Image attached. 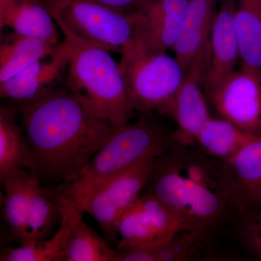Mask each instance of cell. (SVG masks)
I'll return each mask as SVG.
<instances>
[{"label": "cell", "mask_w": 261, "mask_h": 261, "mask_svg": "<svg viewBox=\"0 0 261 261\" xmlns=\"http://www.w3.org/2000/svg\"><path fill=\"white\" fill-rule=\"evenodd\" d=\"M16 104L41 179L74 181L114 130L66 87Z\"/></svg>", "instance_id": "obj_1"}, {"label": "cell", "mask_w": 261, "mask_h": 261, "mask_svg": "<svg viewBox=\"0 0 261 261\" xmlns=\"http://www.w3.org/2000/svg\"><path fill=\"white\" fill-rule=\"evenodd\" d=\"M144 190L209 240L225 221L236 217V190L227 162L196 145L173 141L154 158Z\"/></svg>", "instance_id": "obj_2"}, {"label": "cell", "mask_w": 261, "mask_h": 261, "mask_svg": "<svg viewBox=\"0 0 261 261\" xmlns=\"http://www.w3.org/2000/svg\"><path fill=\"white\" fill-rule=\"evenodd\" d=\"M63 37L70 46L65 87L94 116L113 126L129 123L136 111L111 51L73 36Z\"/></svg>", "instance_id": "obj_3"}, {"label": "cell", "mask_w": 261, "mask_h": 261, "mask_svg": "<svg viewBox=\"0 0 261 261\" xmlns=\"http://www.w3.org/2000/svg\"><path fill=\"white\" fill-rule=\"evenodd\" d=\"M149 116L142 115L135 123L115 127L80 177L72 183L59 185L62 191L80 207L103 184L147 158L161 153L173 142V132Z\"/></svg>", "instance_id": "obj_4"}, {"label": "cell", "mask_w": 261, "mask_h": 261, "mask_svg": "<svg viewBox=\"0 0 261 261\" xmlns=\"http://www.w3.org/2000/svg\"><path fill=\"white\" fill-rule=\"evenodd\" d=\"M168 51L149 45L134 34L118 65L137 112L171 117L185 77L181 63Z\"/></svg>", "instance_id": "obj_5"}, {"label": "cell", "mask_w": 261, "mask_h": 261, "mask_svg": "<svg viewBox=\"0 0 261 261\" xmlns=\"http://www.w3.org/2000/svg\"><path fill=\"white\" fill-rule=\"evenodd\" d=\"M62 34L121 53L135 34L132 15L90 0H42Z\"/></svg>", "instance_id": "obj_6"}, {"label": "cell", "mask_w": 261, "mask_h": 261, "mask_svg": "<svg viewBox=\"0 0 261 261\" xmlns=\"http://www.w3.org/2000/svg\"><path fill=\"white\" fill-rule=\"evenodd\" d=\"M186 229L188 226L179 215L144 190L118 222L117 250L157 245Z\"/></svg>", "instance_id": "obj_7"}, {"label": "cell", "mask_w": 261, "mask_h": 261, "mask_svg": "<svg viewBox=\"0 0 261 261\" xmlns=\"http://www.w3.org/2000/svg\"><path fill=\"white\" fill-rule=\"evenodd\" d=\"M207 99L220 118L261 137V68L242 62Z\"/></svg>", "instance_id": "obj_8"}, {"label": "cell", "mask_w": 261, "mask_h": 261, "mask_svg": "<svg viewBox=\"0 0 261 261\" xmlns=\"http://www.w3.org/2000/svg\"><path fill=\"white\" fill-rule=\"evenodd\" d=\"M157 156V155H156ZM156 156H151L98 187L81 205L111 240L123 214L145 190Z\"/></svg>", "instance_id": "obj_9"}, {"label": "cell", "mask_w": 261, "mask_h": 261, "mask_svg": "<svg viewBox=\"0 0 261 261\" xmlns=\"http://www.w3.org/2000/svg\"><path fill=\"white\" fill-rule=\"evenodd\" d=\"M210 53L208 41L187 68L175 97L171 118L176 122L173 142L178 145H195L196 136L211 116L205 91Z\"/></svg>", "instance_id": "obj_10"}, {"label": "cell", "mask_w": 261, "mask_h": 261, "mask_svg": "<svg viewBox=\"0 0 261 261\" xmlns=\"http://www.w3.org/2000/svg\"><path fill=\"white\" fill-rule=\"evenodd\" d=\"M189 0H139L132 13L135 35L152 47L172 50Z\"/></svg>", "instance_id": "obj_11"}, {"label": "cell", "mask_w": 261, "mask_h": 261, "mask_svg": "<svg viewBox=\"0 0 261 261\" xmlns=\"http://www.w3.org/2000/svg\"><path fill=\"white\" fill-rule=\"evenodd\" d=\"M70 56V44L64 39L50 56L0 82V96L16 103L39 97L56 87V82L67 71Z\"/></svg>", "instance_id": "obj_12"}, {"label": "cell", "mask_w": 261, "mask_h": 261, "mask_svg": "<svg viewBox=\"0 0 261 261\" xmlns=\"http://www.w3.org/2000/svg\"><path fill=\"white\" fill-rule=\"evenodd\" d=\"M235 0H223L209 39L210 61L205 84L206 97L237 69L240 48L234 25Z\"/></svg>", "instance_id": "obj_13"}, {"label": "cell", "mask_w": 261, "mask_h": 261, "mask_svg": "<svg viewBox=\"0 0 261 261\" xmlns=\"http://www.w3.org/2000/svg\"><path fill=\"white\" fill-rule=\"evenodd\" d=\"M61 213L68 219L70 233L58 261H118L119 252L110 247L83 219L84 211L60 188Z\"/></svg>", "instance_id": "obj_14"}, {"label": "cell", "mask_w": 261, "mask_h": 261, "mask_svg": "<svg viewBox=\"0 0 261 261\" xmlns=\"http://www.w3.org/2000/svg\"><path fill=\"white\" fill-rule=\"evenodd\" d=\"M0 27L56 47L61 43L56 20L42 0H0Z\"/></svg>", "instance_id": "obj_15"}, {"label": "cell", "mask_w": 261, "mask_h": 261, "mask_svg": "<svg viewBox=\"0 0 261 261\" xmlns=\"http://www.w3.org/2000/svg\"><path fill=\"white\" fill-rule=\"evenodd\" d=\"M226 162L236 190L235 219L247 213L260 210L261 137L245 146Z\"/></svg>", "instance_id": "obj_16"}, {"label": "cell", "mask_w": 261, "mask_h": 261, "mask_svg": "<svg viewBox=\"0 0 261 261\" xmlns=\"http://www.w3.org/2000/svg\"><path fill=\"white\" fill-rule=\"evenodd\" d=\"M218 0H189L172 51L185 71L210 39Z\"/></svg>", "instance_id": "obj_17"}, {"label": "cell", "mask_w": 261, "mask_h": 261, "mask_svg": "<svg viewBox=\"0 0 261 261\" xmlns=\"http://www.w3.org/2000/svg\"><path fill=\"white\" fill-rule=\"evenodd\" d=\"M18 113L15 107L0 108V180L22 169L39 176L32 147L17 120Z\"/></svg>", "instance_id": "obj_18"}, {"label": "cell", "mask_w": 261, "mask_h": 261, "mask_svg": "<svg viewBox=\"0 0 261 261\" xmlns=\"http://www.w3.org/2000/svg\"><path fill=\"white\" fill-rule=\"evenodd\" d=\"M38 178H40L35 173L22 169L1 180L5 190L3 219L10 232L20 244L23 243L27 239L31 193Z\"/></svg>", "instance_id": "obj_19"}, {"label": "cell", "mask_w": 261, "mask_h": 261, "mask_svg": "<svg viewBox=\"0 0 261 261\" xmlns=\"http://www.w3.org/2000/svg\"><path fill=\"white\" fill-rule=\"evenodd\" d=\"M257 138L224 118L211 116L196 136L195 145L208 155L228 161Z\"/></svg>", "instance_id": "obj_20"}, {"label": "cell", "mask_w": 261, "mask_h": 261, "mask_svg": "<svg viewBox=\"0 0 261 261\" xmlns=\"http://www.w3.org/2000/svg\"><path fill=\"white\" fill-rule=\"evenodd\" d=\"M61 219L58 187H42L40 178H38L31 193L27 239L24 243L50 238L57 224H61Z\"/></svg>", "instance_id": "obj_21"}, {"label": "cell", "mask_w": 261, "mask_h": 261, "mask_svg": "<svg viewBox=\"0 0 261 261\" xmlns=\"http://www.w3.org/2000/svg\"><path fill=\"white\" fill-rule=\"evenodd\" d=\"M57 47L14 32L8 34L2 41L0 47V82L50 56Z\"/></svg>", "instance_id": "obj_22"}, {"label": "cell", "mask_w": 261, "mask_h": 261, "mask_svg": "<svg viewBox=\"0 0 261 261\" xmlns=\"http://www.w3.org/2000/svg\"><path fill=\"white\" fill-rule=\"evenodd\" d=\"M234 25L243 63L261 68L260 0H235Z\"/></svg>", "instance_id": "obj_23"}, {"label": "cell", "mask_w": 261, "mask_h": 261, "mask_svg": "<svg viewBox=\"0 0 261 261\" xmlns=\"http://www.w3.org/2000/svg\"><path fill=\"white\" fill-rule=\"evenodd\" d=\"M60 227L50 238L25 242L18 247L7 249L0 255L1 261H58L70 233L68 219L62 214Z\"/></svg>", "instance_id": "obj_24"}, {"label": "cell", "mask_w": 261, "mask_h": 261, "mask_svg": "<svg viewBox=\"0 0 261 261\" xmlns=\"http://www.w3.org/2000/svg\"><path fill=\"white\" fill-rule=\"evenodd\" d=\"M209 241L201 233L186 229L163 243L144 247L148 249L154 261L195 260L200 258Z\"/></svg>", "instance_id": "obj_25"}, {"label": "cell", "mask_w": 261, "mask_h": 261, "mask_svg": "<svg viewBox=\"0 0 261 261\" xmlns=\"http://www.w3.org/2000/svg\"><path fill=\"white\" fill-rule=\"evenodd\" d=\"M233 222L247 248L261 258V209L238 216Z\"/></svg>", "instance_id": "obj_26"}, {"label": "cell", "mask_w": 261, "mask_h": 261, "mask_svg": "<svg viewBox=\"0 0 261 261\" xmlns=\"http://www.w3.org/2000/svg\"><path fill=\"white\" fill-rule=\"evenodd\" d=\"M119 13L132 15L138 5L139 0H90Z\"/></svg>", "instance_id": "obj_27"}, {"label": "cell", "mask_w": 261, "mask_h": 261, "mask_svg": "<svg viewBox=\"0 0 261 261\" xmlns=\"http://www.w3.org/2000/svg\"><path fill=\"white\" fill-rule=\"evenodd\" d=\"M260 2H261V0H260Z\"/></svg>", "instance_id": "obj_28"}]
</instances>
